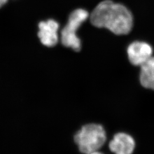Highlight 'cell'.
<instances>
[{
	"mask_svg": "<svg viewBox=\"0 0 154 154\" xmlns=\"http://www.w3.org/2000/svg\"><path fill=\"white\" fill-rule=\"evenodd\" d=\"M90 21L97 28H106L116 35H125L132 30L134 20L132 13L125 6L105 0L94 9Z\"/></svg>",
	"mask_w": 154,
	"mask_h": 154,
	"instance_id": "1",
	"label": "cell"
},
{
	"mask_svg": "<svg viewBox=\"0 0 154 154\" xmlns=\"http://www.w3.org/2000/svg\"><path fill=\"white\" fill-rule=\"evenodd\" d=\"M106 140L103 127L93 123L83 126L74 136L75 142L83 154H89L97 151L104 145Z\"/></svg>",
	"mask_w": 154,
	"mask_h": 154,
	"instance_id": "2",
	"label": "cell"
},
{
	"mask_svg": "<svg viewBox=\"0 0 154 154\" xmlns=\"http://www.w3.org/2000/svg\"><path fill=\"white\" fill-rule=\"evenodd\" d=\"M88 17V11L83 9H78L70 14L68 22L61 32V41L65 46L75 51H80L81 42L77 36V31Z\"/></svg>",
	"mask_w": 154,
	"mask_h": 154,
	"instance_id": "3",
	"label": "cell"
},
{
	"mask_svg": "<svg viewBox=\"0 0 154 154\" xmlns=\"http://www.w3.org/2000/svg\"><path fill=\"white\" fill-rule=\"evenodd\" d=\"M127 52L128 60L132 65L140 66L152 57L153 50L148 43L135 41L128 46Z\"/></svg>",
	"mask_w": 154,
	"mask_h": 154,
	"instance_id": "4",
	"label": "cell"
},
{
	"mask_svg": "<svg viewBox=\"0 0 154 154\" xmlns=\"http://www.w3.org/2000/svg\"><path fill=\"white\" fill-rule=\"evenodd\" d=\"M38 37L41 43L46 46H55L58 41L59 24L53 20H49L39 23Z\"/></svg>",
	"mask_w": 154,
	"mask_h": 154,
	"instance_id": "5",
	"label": "cell"
},
{
	"mask_svg": "<svg viewBox=\"0 0 154 154\" xmlns=\"http://www.w3.org/2000/svg\"><path fill=\"white\" fill-rule=\"evenodd\" d=\"M135 146V143L132 137L121 132L114 135L109 143V149L115 154H132Z\"/></svg>",
	"mask_w": 154,
	"mask_h": 154,
	"instance_id": "6",
	"label": "cell"
},
{
	"mask_svg": "<svg viewBox=\"0 0 154 154\" xmlns=\"http://www.w3.org/2000/svg\"><path fill=\"white\" fill-rule=\"evenodd\" d=\"M140 82L144 88L154 90V57L140 66Z\"/></svg>",
	"mask_w": 154,
	"mask_h": 154,
	"instance_id": "7",
	"label": "cell"
},
{
	"mask_svg": "<svg viewBox=\"0 0 154 154\" xmlns=\"http://www.w3.org/2000/svg\"><path fill=\"white\" fill-rule=\"evenodd\" d=\"M8 0H0V8H1L4 5H5Z\"/></svg>",
	"mask_w": 154,
	"mask_h": 154,
	"instance_id": "8",
	"label": "cell"
},
{
	"mask_svg": "<svg viewBox=\"0 0 154 154\" xmlns=\"http://www.w3.org/2000/svg\"><path fill=\"white\" fill-rule=\"evenodd\" d=\"M102 154V153H100V152H98V151H95V152H92V153H90V154Z\"/></svg>",
	"mask_w": 154,
	"mask_h": 154,
	"instance_id": "9",
	"label": "cell"
}]
</instances>
